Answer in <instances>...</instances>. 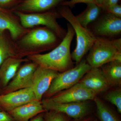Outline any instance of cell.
I'll use <instances>...</instances> for the list:
<instances>
[{"label":"cell","instance_id":"obj_1","mask_svg":"<svg viewBox=\"0 0 121 121\" xmlns=\"http://www.w3.org/2000/svg\"><path fill=\"white\" fill-rule=\"evenodd\" d=\"M67 26L65 37L54 50L46 54L32 55L29 59L38 66L58 72H63L73 68L70 47L75 33L70 24H68Z\"/></svg>","mask_w":121,"mask_h":121},{"label":"cell","instance_id":"obj_2","mask_svg":"<svg viewBox=\"0 0 121 121\" xmlns=\"http://www.w3.org/2000/svg\"><path fill=\"white\" fill-rule=\"evenodd\" d=\"M86 62L92 68H99L113 61L121 62V39L97 37L89 51Z\"/></svg>","mask_w":121,"mask_h":121},{"label":"cell","instance_id":"obj_3","mask_svg":"<svg viewBox=\"0 0 121 121\" xmlns=\"http://www.w3.org/2000/svg\"><path fill=\"white\" fill-rule=\"evenodd\" d=\"M60 13V16L69 22L76 35V47L71 53V56L72 60L78 64L90 50L97 37L87 28L84 27L79 23L69 8H62Z\"/></svg>","mask_w":121,"mask_h":121},{"label":"cell","instance_id":"obj_4","mask_svg":"<svg viewBox=\"0 0 121 121\" xmlns=\"http://www.w3.org/2000/svg\"><path fill=\"white\" fill-rule=\"evenodd\" d=\"M92 68L86 60H82L75 67L59 73L52 80L45 95L51 97L62 91L69 89L79 82L87 72Z\"/></svg>","mask_w":121,"mask_h":121},{"label":"cell","instance_id":"obj_5","mask_svg":"<svg viewBox=\"0 0 121 121\" xmlns=\"http://www.w3.org/2000/svg\"><path fill=\"white\" fill-rule=\"evenodd\" d=\"M57 36L55 33L47 27L35 29L25 35L19 44L20 47L26 50L48 49L57 43Z\"/></svg>","mask_w":121,"mask_h":121},{"label":"cell","instance_id":"obj_6","mask_svg":"<svg viewBox=\"0 0 121 121\" xmlns=\"http://www.w3.org/2000/svg\"><path fill=\"white\" fill-rule=\"evenodd\" d=\"M16 13L19 18L21 24L24 28L43 25L52 30L60 38L63 39L66 35L67 31L57 22L59 15L56 13L48 12L27 14L18 12Z\"/></svg>","mask_w":121,"mask_h":121},{"label":"cell","instance_id":"obj_7","mask_svg":"<svg viewBox=\"0 0 121 121\" xmlns=\"http://www.w3.org/2000/svg\"><path fill=\"white\" fill-rule=\"evenodd\" d=\"M41 103L45 110L63 113L74 119L87 116L90 111V106L86 101L62 103L54 102L48 98L43 99Z\"/></svg>","mask_w":121,"mask_h":121},{"label":"cell","instance_id":"obj_8","mask_svg":"<svg viewBox=\"0 0 121 121\" xmlns=\"http://www.w3.org/2000/svg\"><path fill=\"white\" fill-rule=\"evenodd\" d=\"M97 95L94 92L78 82L50 98L54 102L62 103L79 102L93 100Z\"/></svg>","mask_w":121,"mask_h":121},{"label":"cell","instance_id":"obj_9","mask_svg":"<svg viewBox=\"0 0 121 121\" xmlns=\"http://www.w3.org/2000/svg\"><path fill=\"white\" fill-rule=\"evenodd\" d=\"M37 100L31 87L0 95V108L8 112L17 107Z\"/></svg>","mask_w":121,"mask_h":121},{"label":"cell","instance_id":"obj_10","mask_svg":"<svg viewBox=\"0 0 121 121\" xmlns=\"http://www.w3.org/2000/svg\"><path fill=\"white\" fill-rule=\"evenodd\" d=\"M38 65L35 63L23 65L18 69L13 78L4 88L2 94L31 87L33 77Z\"/></svg>","mask_w":121,"mask_h":121},{"label":"cell","instance_id":"obj_11","mask_svg":"<svg viewBox=\"0 0 121 121\" xmlns=\"http://www.w3.org/2000/svg\"><path fill=\"white\" fill-rule=\"evenodd\" d=\"M58 73L55 71L38 66L33 74L31 87L37 100L40 101Z\"/></svg>","mask_w":121,"mask_h":121},{"label":"cell","instance_id":"obj_12","mask_svg":"<svg viewBox=\"0 0 121 121\" xmlns=\"http://www.w3.org/2000/svg\"><path fill=\"white\" fill-rule=\"evenodd\" d=\"M79 82L97 95L106 91L110 87L100 68H91Z\"/></svg>","mask_w":121,"mask_h":121},{"label":"cell","instance_id":"obj_13","mask_svg":"<svg viewBox=\"0 0 121 121\" xmlns=\"http://www.w3.org/2000/svg\"><path fill=\"white\" fill-rule=\"evenodd\" d=\"M95 35L101 36L112 37L121 32V18L106 13L95 27Z\"/></svg>","mask_w":121,"mask_h":121},{"label":"cell","instance_id":"obj_14","mask_svg":"<svg viewBox=\"0 0 121 121\" xmlns=\"http://www.w3.org/2000/svg\"><path fill=\"white\" fill-rule=\"evenodd\" d=\"M45 111L40 101L35 100L15 108L8 113L15 121H29L32 118Z\"/></svg>","mask_w":121,"mask_h":121},{"label":"cell","instance_id":"obj_15","mask_svg":"<svg viewBox=\"0 0 121 121\" xmlns=\"http://www.w3.org/2000/svg\"><path fill=\"white\" fill-rule=\"evenodd\" d=\"M22 60L13 57L5 60L0 66V84L4 88L13 78Z\"/></svg>","mask_w":121,"mask_h":121},{"label":"cell","instance_id":"obj_16","mask_svg":"<svg viewBox=\"0 0 121 121\" xmlns=\"http://www.w3.org/2000/svg\"><path fill=\"white\" fill-rule=\"evenodd\" d=\"M9 32L13 39H17L25 32L24 28L7 12H0V31Z\"/></svg>","mask_w":121,"mask_h":121},{"label":"cell","instance_id":"obj_17","mask_svg":"<svg viewBox=\"0 0 121 121\" xmlns=\"http://www.w3.org/2000/svg\"><path fill=\"white\" fill-rule=\"evenodd\" d=\"M101 70L110 86H120L121 84V62L113 61L101 67Z\"/></svg>","mask_w":121,"mask_h":121},{"label":"cell","instance_id":"obj_18","mask_svg":"<svg viewBox=\"0 0 121 121\" xmlns=\"http://www.w3.org/2000/svg\"><path fill=\"white\" fill-rule=\"evenodd\" d=\"M64 0H25L19 9L22 11L39 12L50 9Z\"/></svg>","mask_w":121,"mask_h":121},{"label":"cell","instance_id":"obj_19","mask_svg":"<svg viewBox=\"0 0 121 121\" xmlns=\"http://www.w3.org/2000/svg\"><path fill=\"white\" fill-rule=\"evenodd\" d=\"M86 8L82 13L75 16L78 22L84 27L97 19L102 9L99 5L94 3L87 4Z\"/></svg>","mask_w":121,"mask_h":121},{"label":"cell","instance_id":"obj_20","mask_svg":"<svg viewBox=\"0 0 121 121\" xmlns=\"http://www.w3.org/2000/svg\"><path fill=\"white\" fill-rule=\"evenodd\" d=\"M97 108V115L100 121H121L116 114L97 96L93 99Z\"/></svg>","mask_w":121,"mask_h":121},{"label":"cell","instance_id":"obj_21","mask_svg":"<svg viewBox=\"0 0 121 121\" xmlns=\"http://www.w3.org/2000/svg\"><path fill=\"white\" fill-rule=\"evenodd\" d=\"M0 31V66L5 60L13 57L14 51L12 45L4 35Z\"/></svg>","mask_w":121,"mask_h":121},{"label":"cell","instance_id":"obj_22","mask_svg":"<svg viewBox=\"0 0 121 121\" xmlns=\"http://www.w3.org/2000/svg\"><path fill=\"white\" fill-rule=\"evenodd\" d=\"M104 99L116 107L118 112L121 113V89H116L107 92L104 96Z\"/></svg>","mask_w":121,"mask_h":121},{"label":"cell","instance_id":"obj_23","mask_svg":"<svg viewBox=\"0 0 121 121\" xmlns=\"http://www.w3.org/2000/svg\"><path fill=\"white\" fill-rule=\"evenodd\" d=\"M45 121H69L71 118L64 114L48 111L45 115Z\"/></svg>","mask_w":121,"mask_h":121},{"label":"cell","instance_id":"obj_24","mask_svg":"<svg viewBox=\"0 0 121 121\" xmlns=\"http://www.w3.org/2000/svg\"><path fill=\"white\" fill-rule=\"evenodd\" d=\"M106 13L121 18V6L118 4L113 5L106 9Z\"/></svg>","mask_w":121,"mask_h":121},{"label":"cell","instance_id":"obj_25","mask_svg":"<svg viewBox=\"0 0 121 121\" xmlns=\"http://www.w3.org/2000/svg\"><path fill=\"white\" fill-rule=\"evenodd\" d=\"M118 1L119 0H96L97 4L104 11L110 6L117 4Z\"/></svg>","mask_w":121,"mask_h":121},{"label":"cell","instance_id":"obj_26","mask_svg":"<svg viewBox=\"0 0 121 121\" xmlns=\"http://www.w3.org/2000/svg\"><path fill=\"white\" fill-rule=\"evenodd\" d=\"M94 3L96 4V0H69L66 2H64V4L69 7H73L74 5L78 3Z\"/></svg>","mask_w":121,"mask_h":121},{"label":"cell","instance_id":"obj_27","mask_svg":"<svg viewBox=\"0 0 121 121\" xmlns=\"http://www.w3.org/2000/svg\"><path fill=\"white\" fill-rule=\"evenodd\" d=\"M0 121H15L8 113L0 111Z\"/></svg>","mask_w":121,"mask_h":121},{"label":"cell","instance_id":"obj_28","mask_svg":"<svg viewBox=\"0 0 121 121\" xmlns=\"http://www.w3.org/2000/svg\"><path fill=\"white\" fill-rule=\"evenodd\" d=\"M87 116H86V117H83L82 118H79V119H73V120L72 121H97L96 119H95L93 117H88ZM69 121H71L70 119Z\"/></svg>","mask_w":121,"mask_h":121},{"label":"cell","instance_id":"obj_29","mask_svg":"<svg viewBox=\"0 0 121 121\" xmlns=\"http://www.w3.org/2000/svg\"><path fill=\"white\" fill-rule=\"evenodd\" d=\"M13 0H0V6L6 5Z\"/></svg>","mask_w":121,"mask_h":121},{"label":"cell","instance_id":"obj_30","mask_svg":"<svg viewBox=\"0 0 121 121\" xmlns=\"http://www.w3.org/2000/svg\"><path fill=\"white\" fill-rule=\"evenodd\" d=\"M30 121H44L43 117L41 115H39L36 117L34 119L31 120Z\"/></svg>","mask_w":121,"mask_h":121},{"label":"cell","instance_id":"obj_31","mask_svg":"<svg viewBox=\"0 0 121 121\" xmlns=\"http://www.w3.org/2000/svg\"><path fill=\"white\" fill-rule=\"evenodd\" d=\"M6 12V11L4 10V9H2V8L0 6V12Z\"/></svg>","mask_w":121,"mask_h":121},{"label":"cell","instance_id":"obj_32","mask_svg":"<svg viewBox=\"0 0 121 121\" xmlns=\"http://www.w3.org/2000/svg\"><path fill=\"white\" fill-rule=\"evenodd\" d=\"M0 111H2V110L0 108Z\"/></svg>","mask_w":121,"mask_h":121}]
</instances>
